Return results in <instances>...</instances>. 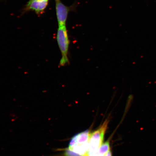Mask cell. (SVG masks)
<instances>
[{
    "mask_svg": "<svg viewBox=\"0 0 156 156\" xmlns=\"http://www.w3.org/2000/svg\"><path fill=\"white\" fill-rule=\"evenodd\" d=\"M90 135L87 130L76 134L70 140L68 149L80 156H88Z\"/></svg>",
    "mask_w": 156,
    "mask_h": 156,
    "instance_id": "6da1fadb",
    "label": "cell"
},
{
    "mask_svg": "<svg viewBox=\"0 0 156 156\" xmlns=\"http://www.w3.org/2000/svg\"><path fill=\"white\" fill-rule=\"evenodd\" d=\"M57 40L62 54V58L59 65L63 66L68 63V54L69 41L66 25L58 26L57 34Z\"/></svg>",
    "mask_w": 156,
    "mask_h": 156,
    "instance_id": "7a4b0ae2",
    "label": "cell"
},
{
    "mask_svg": "<svg viewBox=\"0 0 156 156\" xmlns=\"http://www.w3.org/2000/svg\"><path fill=\"white\" fill-rule=\"evenodd\" d=\"M108 123V120L105 121L98 129L90 133L89 140V153L96 151L102 145Z\"/></svg>",
    "mask_w": 156,
    "mask_h": 156,
    "instance_id": "3957f363",
    "label": "cell"
},
{
    "mask_svg": "<svg viewBox=\"0 0 156 156\" xmlns=\"http://www.w3.org/2000/svg\"><path fill=\"white\" fill-rule=\"evenodd\" d=\"M55 1L56 16L58 26L66 25L69 8L63 4L60 0Z\"/></svg>",
    "mask_w": 156,
    "mask_h": 156,
    "instance_id": "277c9868",
    "label": "cell"
},
{
    "mask_svg": "<svg viewBox=\"0 0 156 156\" xmlns=\"http://www.w3.org/2000/svg\"><path fill=\"white\" fill-rule=\"evenodd\" d=\"M48 0H36L29 2L27 5L29 9L34 11L37 14L43 12L48 5Z\"/></svg>",
    "mask_w": 156,
    "mask_h": 156,
    "instance_id": "5b68a950",
    "label": "cell"
},
{
    "mask_svg": "<svg viewBox=\"0 0 156 156\" xmlns=\"http://www.w3.org/2000/svg\"><path fill=\"white\" fill-rule=\"evenodd\" d=\"M110 151V142L107 141L96 151L89 153L88 156H106Z\"/></svg>",
    "mask_w": 156,
    "mask_h": 156,
    "instance_id": "8992f818",
    "label": "cell"
},
{
    "mask_svg": "<svg viewBox=\"0 0 156 156\" xmlns=\"http://www.w3.org/2000/svg\"><path fill=\"white\" fill-rule=\"evenodd\" d=\"M64 156H80L74 152L70 151L68 148L64 150Z\"/></svg>",
    "mask_w": 156,
    "mask_h": 156,
    "instance_id": "52a82bcc",
    "label": "cell"
},
{
    "mask_svg": "<svg viewBox=\"0 0 156 156\" xmlns=\"http://www.w3.org/2000/svg\"><path fill=\"white\" fill-rule=\"evenodd\" d=\"M106 156H112V152L110 151H109Z\"/></svg>",
    "mask_w": 156,
    "mask_h": 156,
    "instance_id": "ba28073f",
    "label": "cell"
},
{
    "mask_svg": "<svg viewBox=\"0 0 156 156\" xmlns=\"http://www.w3.org/2000/svg\"><path fill=\"white\" fill-rule=\"evenodd\" d=\"M36 1V0H30V1H29V2H32V1Z\"/></svg>",
    "mask_w": 156,
    "mask_h": 156,
    "instance_id": "9c48e42d",
    "label": "cell"
},
{
    "mask_svg": "<svg viewBox=\"0 0 156 156\" xmlns=\"http://www.w3.org/2000/svg\"><path fill=\"white\" fill-rule=\"evenodd\" d=\"M57 1V0H55V1Z\"/></svg>",
    "mask_w": 156,
    "mask_h": 156,
    "instance_id": "30bf717a",
    "label": "cell"
}]
</instances>
